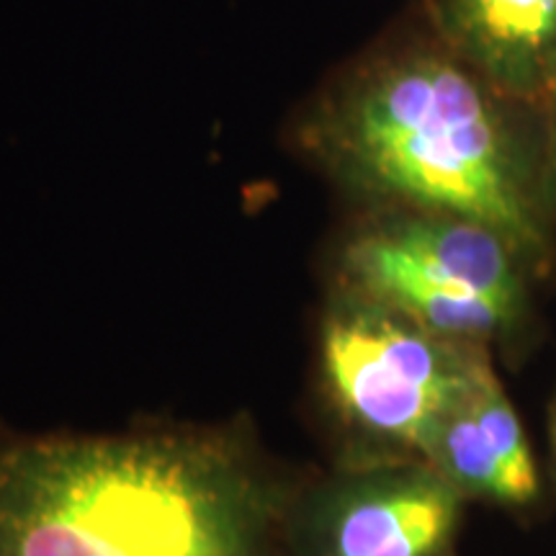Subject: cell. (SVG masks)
Instances as JSON below:
<instances>
[{
  "label": "cell",
  "instance_id": "2",
  "mask_svg": "<svg viewBox=\"0 0 556 556\" xmlns=\"http://www.w3.org/2000/svg\"><path fill=\"white\" fill-rule=\"evenodd\" d=\"M507 103L433 31L407 34L340 70L304 109L296 137L358 197L479 222L533 250L536 193Z\"/></svg>",
  "mask_w": 556,
  "mask_h": 556
},
{
  "label": "cell",
  "instance_id": "1",
  "mask_svg": "<svg viewBox=\"0 0 556 556\" xmlns=\"http://www.w3.org/2000/svg\"><path fill=\"white\" fill-rule=\"evenodd\" d=\"M287 510L219 435L0 438V556H283Z\"/></svg>",
  "mask_w": 556,
  "mask_h": 556
},
{
  "label": "cell",
  "instance_id": "3",
  "mask_svg": "<svg viewBox=\"0 0 556 556\" xmlns=\"http://www.w3.org/2000/svg\"><path fill=\"white\" fill-rule=\"evenodd\" d=\"M513 248L495 229L451 214L387 208L343 250L348 291L435 336L486 338L513 317Z\"/></svg>",
  "mask_w": 556,
  "mask_h": 556
},
{
  "label": "cell",
  "instance_id": "4",
  "mask_svg": "<svg viewBox=\"0 0 556 556\" xmlns=\"http://www.w3.org/2000/svg\"><path fill=\"white\" fill-rule=\"evenodd\" d=\"M319 361L332 405L353 428L422 456L490 371L469 343L435 336L351 291L325 317Z\"/></svg>",
  "mask_w": 556,
  "mask_h": 556
},
{
  "label": "cell",
  "instance_id": "6",
  "mask_svg": "<svg viewBox=\"0 0 556 556\" xmlns=\"http://www.w3.org/2000/svg\"><path fill=\"white\" fill-rule=\"evenodd\" d=\"M430 31L497 93L544 106L556 78V0H428Z\"/></svg>",
  "mask_w": 556,
  "mask_h": 556
},
{
  "label": "cell",
  "instance_id": "7",
  "mask_svg": "<svg viewBox=\"0 0 556 556\" xmlns=\"http://www.w3.org/2000/svg\"><path fill=\"white\" fill-rule=\"evenodd\" d=\"M426 458L462 492L513 505L531 503L539 495L523 428L492 368L441 422Z\"/></svg>",
  "mask_w": 556,
  "mask_h": 556
},
{
  "label": "cell",
  "instance_id": "5",
  "mask_svg": "<svg viewBox=\"0 0 556 556\" xmlns=\"http://www.w3.org/2000/svg\"><path fill=\"white\" fill-rule=\"evenodd\" d=\"M462 495L433 467L343 479L289 505L283 556H443L462 518Z\"/></svg>",
  "mask_w": 556,
  "mask_h": 556
},
{
  "label": "cell",
  "instance_id": "8",
  "mask_svg": "<svg viewBox=\"0 0 556 556\" xmlns=\"http://www.w3.org/2000/svg\"><path fill=\"white\" fill-rule=\"evenodd\" d=\"M544 106L548 111V124H552V139H548V144H552V176L556 184V78L552 83V90H548Z\"/></svg>",
  "mask_w": 556,
  "mask_h": 556
}]
</instances>
